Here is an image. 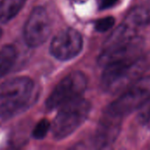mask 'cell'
<instances>
[{
    "instance_id": "7",
    "label": "cell",
    "mask_w": 150,
    "mask_h": 150,
    "mask_svg": "<svg viewBox=\"0 0 150 150\" xmlns=\"http://www.w3.org/2000/svg\"><path fill=\"white\" fill-rule=\"evenodd\" d=\"M83 45L81 33L76 29L67 28L54 37L50 44V53L60 61H69L80 54Z\"/></svg>"
},
{
    "instance_id": "8",
    "label": "cell",
    "mask_w": 150,
    "mask_h": 150,
    "mask_svg": "<svg viewBox=\"0 0 150 150\" xmlns=\"http://www.w3.org/2000/svg\"><path fill=\"white\" fill-rule=\"evenodd\" d=\"M51 31V24L47 11L43 7H35L25 25L24 39L31 47H36L43 44L48 38Z\"/></svg>"
},
{
    "instance_id": "16",
    "label": "cell",
    "mask_w": 150,
    "mask_h": 150,
    "mask_svg": "<svg viewBox=\"0 0 150 150\" xmlns=\"http://www.w3.org/2000/svg\"><path fill=\"white\" fill-rule=\"evenodd\" d=\"M2 36V29L0 28V37Z\"/></svg>"
},
{
    "instance_id": "3",
    "label": "cell",
    "mask_w": 150,
    "mask_h": 150,
    "mask_svg": "<svg viewBox=\"0 0 150 150\" xmlns=\"http://www.w3.org/2000/svg\"><path fill=\"white\" fill-rule=\"evenodd\" d=\"M150 100V76L141 77L105 110L104 113L121 120Z\"/></svg>"
},
{
    "instance_id": "10",
    "label": "cell",
    "mask_w": 150,
    "mask_h": 150,
    "mask_svg": "<svg viewBox=\"0 0 150 150\" xmlns=\"http://www.w3.org/2000/svg\"><path fill=\"white\" fill-rule=\"evenodd\" d=\"M25 0H1L0 23L4 24L13 18L23 8Z\"/></svg>"
},
{
    "instance_id": "12",
    "label": "cell",
    "mask_w": 150,
    "mask_h": 150,
    "mask_svg": "<svg viewBox=\"0 0 150 150\" xmlns=\"http://www.w3.org/2000/svg\"><path fill=\"white\" fill-rule=\"evenodd\" d=\"M50 127H51L50 121L47 119H42L35 126V127L33 131V137L36 140L43 139L47 135Z\"/></svg>"
},
{
    "instance_id": "2",
    "label": "cell",
    "mask_w": 150,
    "mask_h": 150,
    "mask_svg": "<svg viewBox=\"0 0 150 150\" xmlns=\"http://www.w3.org/2000/svg\"><path fill=\"white\" fill-rule=\"evenodd\" d=\"M34 84L27 76L11 78L0 84V118H7L25 107L31 98Z\"/></svg>"
},
{
    "instance_id": "13",
    "label": "cell",
    "mask_w": 150,
    "mask_h": 150,
    "mask_svg": "<svg viewBox=\"0 0 150 150\" xmlns=\"http://www.w3.org/2000/svg\"><path fill=\"white\" fill-rule=\"evenodd\" d=\"M115 23V19L112 17H106L100 18L95 23V29L98 32H106L110 30Z\"/></svg>"
},
{
    "instance_id": "5",
    "label": "cell",
    "mask_w": 150,
    "mask_h": 150,
    "mask_svg": "<svg viewBox=\"0 0 150 150\" xmlns=\"http://www.w3.org/2000/svg\"><path fill=\"white\" fill-rule=\"evenodd\" d=\"M87 88V78L81 71H74L66 76L54 89L46 101L48 110L61 107L64 104L81 98Z\"/></svg>"
},
{
    "instance_id": "6",
    "label": "cell",
    "mask_w": 150,
    "mask_h": 150,
    "mask_svg": "<svg viewBox=\"0 0 150 150\" xmlns=\"http://www.w3.org/2000/svg\"><path fill=\"white\" fill-rule=\"evenodd\" d=\"M144 40L138 34L115 44L103 47L98 58V64L105 67L111 64L135 59L142 54Z\"/></svg>"
},
{
    "instance_id": "4",
    "label": "cell",
    "mask_w": 150,
    "mask_h": 150,
    "mask_svg": "<svg viewBox=\"0 0 150 150\" xmlns=\"http://www.w3.org/2000/svg\"><path fill=\"white\" fill-rule=\"evenodd\" d=\"M59 108L52 124V133L56 140H62L73 134L86 120L91 106L88 100L81 97Z\"/></svg>"
},
{
    "instance_id": "9",
    "label": "cell",
    "mask_w": 150,
    "mask_h": 150,
    "mask_svg": "<svg viewBox=\"0 0 150 150\" xmlns=\"http://www.w3.org/2000/svg\"><path fill=\"white\" fill-rule=\"evenodd\" d=\"M123 22L135 30L149 25L150 0L132 9Z\"/></svg>"
},
{
    "instance_id": "1",
    "label": "cell",
    "mask_w": 150,
    "mask_h": 150,
    "mask_svg": "<svg viewBox=\"0 0 150 150\" xmlns=\"http://www.w3.org/2000/svg\"><path fill=\"white\" fill-rule=\"evenodd\" d=\"M150 68V54L119 63L104 67L101 77L102 89L110 94L123 92L141 77Z\"/></svg>"
},
{
    "instance_id": "15",
    "label": "cell",
    "mask_w": 150,
    "mask_h": 150,
    "mask_svg": "<svg viewBox=\"0 0 150 150\" xmlns=\"http://www.w3.org/2000/svg\"><path fill=\"white\" fill-rule=\"evenodd\" d=\"M76 3H78V4H83V3H85L87 0H74Z\"/></svg>"
},
{
    "instance_id": "11",
    "label": "cell",
    "mask_w": 150,
    "mask_h": 150,
    "mask_svg": "<svg viewBox=\"0 0 150 150\" xmlns=\"http://www.w3.org/2000/svg\"><path fill=\"white\" fill-rule=\"evenodd\" d=\"M17 56V49L12 45H5L0 49V78L11 70L16 62Z\"/></svg>"
},
{
    "instance_id": "14",
    "label": "cell",
    "mask_w": 150,
    "mask_h": 150,
    "mask_svg": "<svg viewBox=\"0 0 150 150\" xmlns=\"http://www.w3.org/2000/svg\"><path fill=\"white\" fill-rule=\"evenodd\" d=\"M118 0H102L100 4V8L101 9H108L112 7L113 5L116 4Z\"/></svg>"
}]
</instances>
